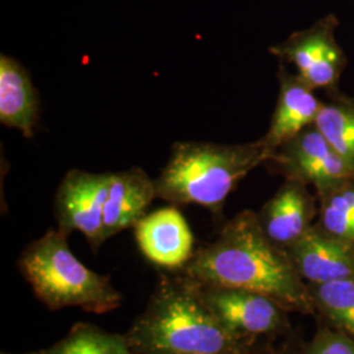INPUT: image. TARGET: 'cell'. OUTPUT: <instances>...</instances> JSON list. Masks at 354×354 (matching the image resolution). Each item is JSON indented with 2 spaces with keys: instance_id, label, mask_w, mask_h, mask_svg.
Listing matches in <instances>:
<instances>
[{
  "instance_id": "d6986e66",
  "label": "cell",
  "mask_w": 354,
  "mask_h": 354,
  "mask_svg": "<svg viewBox=\"0 0 354 354\" xmlns=\"http://www.w3.org/2000/svg\"><path fill=\"white\" fill-rule=\"evenodd\" d=\"M307 354H354V342L348 333L319 332Z\"/></svg>"
},
{
  "instance_id": "6da1fadb",
  "label": "cell",
  "mask_w": 354,
  "mask_h": 354,
  "mask_svg": "<svg viewBox=\"0 0 354 354\" xmlns=\"http://www.w3.org/2000/svg\"><path fill=\"white\" fill-rule=\"evenodd\" d=\"M177 272L203 285L263 294L286 311L311 314L317 307L288 251L268 239L251 210L230 219L216 239L194 251Z\"/></svg>"
},
{
  "instance_id": "44dd1931",
  "label": "cell",
  "mask_w": 354,
  "mask_h": 354,
  "mask_svg": "<svg viewBox=\"0 0 354 354\" xmlns=\"http://www.w3.org/2000/svg\"><path fill=\"white\" fill-rule=\"evenodd\" d=\"M245 349H247V348H245ZM245 349H244V351H245ZM244 351H241V352H236V353H227V354H241V352H244ZM189 354H203V353H189Z\"/></svg>"
},
{
  "instance_id": "7402d4cb",
  "label": "cell",
  "mask_w": 354,
  "mask_h": 354,
  "mask_svg": "<svg viewBox=\"0 0 354 354\" xmlns=\"http://www.w3.org/2000/svg\"><path fill=\"white\" fill-rule=\"evenodd\" d=\"M30 354H44L42 352H39V353H30Z\"/></svg>"
},
{
  "instance_id": "8fae6325",
  "label": "cell",
  "mask_w": 354,
  "mask_h": 354,
  "mask_svg": "<svg viewBox=\"0 0 354 354\" xmlns=\"http://www.w3.org/2000/svg\"><path fill=\"white\" fill-rule=\"evenodd\" d=\"M286 251L298 274L310 283L354 279V245L329 236L317 226Z\"/></svg>"
},
{
  "instance_id": "ffe728a7",
  "label": "cell",
  "mask_w": 354,
  "mask_h": 354,
  "mask_svg": "<svg viewBox=\"0 0 354 354\" xmlns=\"http://www.w3.org/2000/svg\"><path fill=\"white\" fill-rule=\"evenodd\" d=\"M241 354H282L281 352H277L274 349H270V348H260L257 346V340L253 342L252 345H250L244 352H241Z\"/></svg>"
},
{
  "instance_id": "2e32d148",
  "label": "cell",
  "mask_w": 354,
  "mask_h": 354,
  "mask_svg": "<svg viewBox=\"0 0 354 354\" xmlns=\"http://www.w3.org/2000/svg\"><path fill=\"white\" fill-rule=\"evenodd\" d=\"M317 227L329 236L354 245V177L317 196Z\"/></svg>"
},
{
  "instance_id": "3957f363",
  "label": "cell",
  "mask_w": 354,
  "mask_h": 354,
  "mask_svg": "<svg viewBox=\"0 0 354 354\" xmlns=\"http://www.w3.org/2000/svg\"><path fill=\"white\" fill-rule=\"evenodd\" d=\"M274 152L263 140L241 145L177 142L155 180L158 197L172 205H200L219 213L230 193Z\"/></svg>"
},
{
  "instance_id": "277c9868",
  "label": "cell",
  "mask_w": 354,
  "mask_h": 354,
  "mask_svg": "<svg viewBox=\"0 0 354 354\" xmlns=\"http://www.w3.org/2000/svg\"><path fill=\"white\" fill-rule=\"evenodd\" d=\"M19 269L39 302L51 311L77 307L91 314H106L122 304L111 277L84 266L61 230H49L32 241L19 259Z\"/></svg>"
},
{
  "instance_id": "ba28073f",
  "label": "cell",
  "mask_w": 354,
  "mask_h": 354,
  "mask_svg": "<svg viewBox=\"0 0 354 354\" xmlns=\"http://www.w3.org/2000/svg\"><path fill=\"white\" fill-rule=\"evenodd\" d=\"M203 299L232 332L248 339L279 333L286 310L272 298L254 291L201 283Z\"/></svg>"
},
{
  "instance_id": "30bf717a",
  "label": "cell",
  "mask_w": 354,
  "mask_h": 354,
  "mask_svg": "<svg viewBox=\"0 0 354 354\" xmlns=\"http://www.w3.org/2000/svg\"><path fill=\"white\" fill-rule=\"evenodd\" d=\"M307 187L302 181L286 178L257 214L268 239L283 250H288L313 227L317 205Z\"/></svg>"
},
{
  "instance_id": "8992f818",
  "label": "cell",
  "mask_w": 354,
  "mask_h": 354,
  "mask_svg": "<svg viewBox=\"0 0 354 354\" xmlns=\"http://www.w3.org/2000/svg\"><path fill=\"white\" fill-rule=\"evenodd\" d=\"M109 181L111 172L71 169L64 175L55 194L58 230L67 236L74 231L82 232L93 251L105 241L104 210Z\"/></svg>"
},
{
  "instance_id": "ac0fdd59",
  "label": "cell",
  "mask_w": 354,
  "mask_h": 354,
  "mask_svg": "<svg viewBox=\"0 0 354 354\" xmlns=\"http://www.w3.org/2000/svg\"><path fill=\"white\" fill-rule=\"evenodd\" d=\"M314 304L340 328L354 337V279L310 283Z\"/></svg>"
},
{
  "instance_id": "9a60e30c",
  "label": "cell",
  "mask_w": 354,
  "mask_h": 354,
  "mask_svg": "<svg viewBox=\"0 0 354 354\" xmlns=\"http://www.w3.org/2000/svg\"><path fill=\"white\" fill-rule=\"evenodd\" d=\"M314 125L354 172V96L328 93Z\"/></svg>"
},
{
  "instance_id": "e0dca14e",
  "label": "cell",
  "mask_w": 354,
  "mask_h": 354,
  "mask_svg": "<svg viewBox=\"0 0 354 354\" xmlns=\"http://www.w3.org/2000/svg\"><path fill=\"white\" fill-rule=\"evenodd\" d=\"M44 354H133L125 335L111 333L92 324L77 323L62 340Z\"/></svg>"
},
{
  "instance_id": "5bb4252c",
  "label": "cell",
  "mask_w": 354,
  "mask_h": 354,
  "mask_svg": "<svg viewBox=\"0 0 354 354\" xmlns=\"http://www.w3.org/2000/svg\"><path fill=\"white\" fill-rule=\"evenodd\" d=\"M39 102L26 68L8 55L0 57V122L26 138L35 133Z\"/></svg>"
},
{
  "instance_id": "7a4b0ae2",
  "label": "cell",
  "mask_w": 354,
  "mask_h": 354,
  "mask_svg": "<svg viewBox=\"0 0 354 354\" xmlns=\"http://www.w3.org/2000/svg\"><path fill=\"white\" fill-rule=\"evenodd\" d=\"M125 339L133 354L236 353L257 340L227 328L205 302L201 283L177 270L160 276Z\"/></svg>"
},
{
  "instance_id": "7c38bea8",
  "label": "cell",
  "mask_w": 354,
  "mask_h": 354,
  "mask_svg": "<svg viewBox=\"0 0 354 354\" xmlns=\"http://www.w3.org/2000/svg\"><path fill=\"white\" fill-rule=\"evenodd\" d=\"M279 82L277 104L268 131L261 138L273 152L306 127L314 125L323 102L317 99L314 89L297 74L288 71L283 64L279 66Z\"/></svg>"
},
{
  "instance_id": "52a82bcc",
  "label": "cell",
  "mask_w": 354,
  "mask_h": 354,
  "mask_svg": "<svg viewBox=\"0 0 354 354\" xmlns=\"http://www.w3.org/2000/svg\"><path fill=\"white\" fill-rule=\"evenodd\" d=\"M269 163L277 165L286 178L313 185L317 196L354 177L353 171L315 125L279 146Z\"/></svg>"
},
{
  "instance_id": "9c48e42d",
  "label": "cell",
  "mask_w": 354,
  "mask_h": 354,
  "mask_svg": "<svg viewBox=\"0 0 354 354\" xmlns=\"http://www.w3.org/2000/svg\"><path fill=\"white\" fill-rule=\"evenodd\" d=\"M140 251L150 263L176 272L189 263L194 238L175 206L146 214L134 226Z\"/></svg>"
},
{
  "instance_id": "4fadbf2b",
  "label": "cell",
  "mask_w": 354,
  "mask_h": 354,
  "mask_svg": "<svg viewBox=\"0 0 354 354\" xmlns=\"http://www.w3.org/2000/svg\"><path fill=\"white\" fill-rule=\"evenodd\" d=\"M158 197L155 180L143 169L131 168L111 172L108 198L104 210V238L134 227L146 215V210Z\"/></svg>"
},
{
  "instance_id": "5b68a950",
  "label": "cell",
  "mask_w": 354,
  "mask_h": 354,
  "mask_svg": "<svg viewBox=\"0 0 354 354\" xmlns=\"http://www.w3.org/2000/svg\"><path fill=\"white\" fill-rule=\"evenodd\" d=\"M339 21L329 13L304 30L294 32L269 51L281 62L290 64L311 88L327 93L339 91V82L346 66V55L336 38Z\"/></svg>"
}]
</instances>
